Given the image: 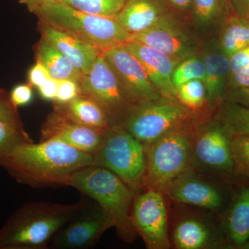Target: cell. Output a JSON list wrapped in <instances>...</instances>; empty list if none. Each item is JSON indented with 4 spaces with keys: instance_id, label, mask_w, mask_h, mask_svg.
Instances as JSON below:
<instances>
[{
    "instance_id": "obj_1",
    "label": "cell",
    "mask_w": 249,
    "mask_h": 249,
    "mask_svg": "<svg viewBox=\"0 0 249 249\" xmlns=\"http://www.w3.org/2000/svg\"><path fill=\"white\" fill-rule=\"evenodd\" d=\"M92 165V155L56 139L23 142L0 160L16 181L33 187L70 186L73 173Z\"/></svg>"
},
{
    "instance_id": "obj_2",
    "label": "cell",
    "mask_w": 249,
    "mask_h": 249,
    "mask_svg": "<svg viewBox=\"0 0 249 249\" xmlns=\"http://www.w3.org/2000/svg\"><path fill=\"white\" fill-rule=\"evenodd\" d=\"M73 204L31 202L18 209L0 229V249H38L85 207Z\"/></svg>"
},
{
    "instance_id": "obj_3",
    "label": "cell",
    "mask_w": 249,
    "mask_h": 249,
    "mask_svg": "<svg viewBox=\"0 0 249 249\" xmlns=\"http://www.w3.org/2000/svg\"><path fill=\"white\" fill-rule=\"evenodd\" d=\"M70 186L97 202L121 238L127 242L136 238L131 217L135 194L117 175L103 167L89 165L72 175Z\"/></svg>"
},
{
    "instance_id": "obj_4",
    "label": "cell",
    "mask_w": 249,
    "mask_h": 249,
    "mask_svg": "<svg viewBox=\"0 0 249 249\" xmlns=\"http://www.w3.org/2000/svg\"><path fill=\"white\" fill-rule=\"evenodd\" d=\"M32 13L42 22L76 36L102 52L131 41L132 34L114 18L86 14L64 2L44 5Z\"/></svg>"
},
{
    "instance_id": "obj_5",
    "label": "cell",
    "mask_w": 249,
    "mask_h": 249,
    "mask_svg": "<svg viewBox=\"0 0 249 249\" xmlns=\"http://www.w3.org/2000/svg\"><path fill=\"white\" fill-rule=\"evenodd\" d=\"M93 157V165L115 174L134 194L145 186L146 145L121 126H112L105 131L102 143Z\"/></svg>"
},
{
    "instance_id": "obj_6",
    "label": "cell",
    "mask_w": 249,
    "mask_h": 249,
    "mask_svg": "<svg viewBox=\"0 0 249 249\" xmlns=\"http://www.w3.org/2000/svg\"><path fill=\"white\" fill-rule=\"evenodd\" d=\"M193 141L189 131L181 125L146 145L145 186L148 189L163 192L168 183L189 171Z\"/></svg>"
},
{
    "instance_id": "obj_7",
    "label": "cell",
    "mask_w": 249,
    "mask_h": 249,
    "mask_svg": "<svg viewBox=\"0 0 249 249\" xmlns=\"http://www.w3.org/2000/svg\"><path fill=\"white\" fill-rule=\"evenodd\" d=\"M189 111L176 98L161 97L134 106L121 126L145 145L182 125Z\"/></svg>"
},
{
    "instance_id": "obj_8",
    "label": "cell",
    "mask_w": 249,
    "mask_h": 249,
    "mask_svg": "<svg viewBox=\"0 0 249 249\" xmlns=\"http://www.w3.org/2000/svg\"><path fill=\"white\" fill-rule=\"evenodd\" d=\"M79 85L81 95L88 96L101 106L111 126L123 119L125 121L134 107L103 53L93 63L91 71L83 75Z\"/></svg>"
},
{
    "instance_id": "obj_9",
    "label": "cell",
    "mask_w": 249,
    "mask_h": 249,
    "mask_svg": "<svg viewBox=\"0 0 249 249\" xmlns=\"http://www.w3.org/2000/svg\"><path fill=\"white\" fill-rule=\"evenodd\" d=\"M132 222L136 231L149 249H167L170 245L168 234L167 207L161 191L149 188L134 197Z\"/></svg>"
},
{
    "instance_id": "obj_10",
    "label": "cell",
    "mask_w": 249,
    "mask_h": 249,
    "mask_svg": "<svg viewBox=\"0 0 249 249\" xmlns=\"http://www.w3.org/2000/svg\"><path fill=\"white\" fill-rule=\"evenodd\" d=\"M103 54L134 106L161 97L142 64L125 46L109 49Z\"/></svg>"
},
{
    "instance_id": "obj_11",
    "label": "cell",
    "mask_w": 249,
    "mask_h": 249,
    "mask_svg": "<svg viewBox=\"0 0 249 249\" xmlns=\"http://www.w3.org/2000/svg\"><path fill=\"white\" fill-rule=\"evenodd\" d=\"M178 22L173 14L168 15L146 30L132 34L131 41L160 51L178 62L182 61L194 55L197 45Z\"/></svg>"
},
{
    "instance_id": "obj_12",
    "label": "cell",
    "mask_w": 249,
    "mask_h": 249,
    "mask_svg": "<svg viewBox=\"0 0 249 249\" xmlns=\"http://www.w3.org/2000/svg\"><path fill=\"white\" fill-rule=\"evenodd\" d=\"M112 224L99 205L83 208L54 235L52 247L59 249L89 248Z\"/></svg>"
},
{
    "instance_id": "obj_13",
    "label": "cell",
    "mask_w": 249,
    "mask_h": 249,
    "mask_svg": "<svg viewBox=\"0 0 249 249\" xmlns=\"http://www.w3.org/2000/svg\"><path fill=\"white\" fill-rule=\"evenodd\" d=\"M104 132L77 124L58 111L44 124L41 141L56 139L93 155L102 143Z\"/></svg>"
},
{
    "instance_id": "obj_14",
    "label": "cell",
    "mask_w": 249,
    "mask_h": 249,
    "mask_svg": "<svg viewBox=\"0 0 249 249\" xmlns=\"http://www.w3.org/2000/svg\"><path fill=\"white\" fill-rule=\"evenodd\" d=\"M232 136L220 124L201 129L193 141V152L203 164L214 169L233 170L231 140Z\"/></svg>"
},
{
    "instance_id": "obj_15",
    "label": "cell",
    "mask_w": 249,
    "mask_h": 249,
    "mask_svg": "<svg viewBox=\"0 0 249 249\" xmlns=\"http://www.w3.org/2000/svg\"><path fill=\"white\" fill-rule=\"evenodd\" d=\"M126 47L142 64L149 79L160 96L178 98L173 73L178 62L157 49L130 41Z\"/></svg>"
},
{
    "instance_id": "obj_16",
    "label": "cell",
    "mask_w": 249,
    "mask_h": 249,
    "mask_svg": "<svg viewBox=\"0 0 249 249\" xmlns=\"http://www.w3.org/2000/svg\"><path fill=\"white\" fill-rule=\"evenodd\" d=\"M171 200L210 210L219 209L222 196L217 188L199 179L189 171L168 183L163 190Z\"/></svg>"
},
{
    "instance_id": "obj_17",
    "label": "cell",
    "mask_w": 249,
    "mask_h": 249,
    "mask_svg": "<svg viewBox=\"0 0 249 249\" xmlns=\"http://www.w3.org/2000/svg\"><path fill=\"white\" fill-rule=\"evenodd\" d=\"M44 40L57 49L73 66L88 74L93 63L103 53L94 46L71 34L42 22Z\"/></svg>"
},
{
    "instance_id": "obj_18",
    "label": "cell",
    "mask_w": 249,
    "mask_h": 249,
    "mask_svg": "<svg viewBox=\"0 0 249 249\" xmlns=\"http://www.w3.org/2000/svg\"><path fill=\"white\" fill-rule=\"evenodd\" d=\"M173 13L163 0H127L114 18L121 27L133 34L146 30Z\"/></svg>"
},
{
    "instance_id": "obj_19",
    "label": "cell",
    "mask_w": 249,
    "mask_h": 249,
    "mask_svg": "<svg viewBox=\"0 0 249 249\" xmlns=\"http://www.w3.org/2000/svg\"><path fill=\"white\" fill-rule=\"evenodd\" d=\"M61 106L58 111L77 124L103 132L112 127L104 109L88 96L80 95Z\"/></svg>"
},
{
    "instance_id": "obj_20",
    "label": "cell",
    "mask_w": 249,
    "mask_h": 249,
    "mask_svg": "<svg viewBox=\"0 0 249 249\" xmlns=\"http://www.w3.org/2000/svg\"><path fill=\"white\" fill-rule=\"evenodd\" d=\"M206 76L204 84L209 101H217L222 97L230 77V58L219 47L204 54Z\"/></svg>"
},
{
    "instance_id": "obj_21",
    "label": "cell",
    "mask_w": 249,
    "mask_h": 249,
    "mask_svg": "<svg viewBox=\"0 0 249 249\" xmlns=\"http://www.w3.org/2000/svg\"><path fill=\"white\" fill-rule=\"evenodd\" d=\"M222 22L218 47L230 58L249 45V18L230 11Z\"/></svg>"
},
{
    "instance_id": "obj_22",
    "label": "cell",
    "mask_w": 249,
    "mask_h": 249,
    "mask_svg": "<svg viewBox=\"0 0 249 249\" xmlns=\"http://www.w3.org/2000/svg\"><path fill=\"white\" fill-rule=\"evenodd\" d=\"M227 231L237 247L249 241V187L244 188L236 197L227 219Z\"/></svg>"
},
{
    "instance_id": "obj_23",
    "label": "cell",
    "mask_w": 249,
    "mask_h": 249,
    "mask_svg": "<svg viewBox=\"0 0 249 249\" xmlns=\"http://www.w3.org/2000/svg\"><path fill=\"white\" fill-rule=\"evenodd\" d=\"M37 55L38 61L45 67L53 79L71 80L80 83L83 73L47 41L44 40L40 44Z\"/></svg>"
},
{
    "instance_id": "obj_24",
    "label": "cell",
    "mask_w": 249,
    "mask_h": 249,
    "mask_svg": "<svg viewBox=\"0 0 249 249\" xmlns=\"http://www.w3.org/2000/svg\"><path fill=\"white\" fill-rule=\"evenodd\" d=\"M211 234L209 229L201 221L186 219L178 223L173 232L176 248L200 249L209 245Z\"/></svg>"
},
{
    "instance_id": "obj_25",
    "label": "cell",
    "mask_w": 249,
    "mask_h": 249,
    "mask_svg": "<svg viewBox=\"0 0 249 249\" xmlns=\"http://www.w3.org/2000/svg\"><path fill=\"white\" fill-rule=\"evenodd\" d=\"M218 121L231 136L249 135V107L226 101L218 114Z\"/></svg>"
},
{
    "instance_id": "obj_26",
    "label": "cell",
    "mask_w": 249,
    "mask_h": 249,
    "mask_svg": "<svg viewBox=\"0 0 249 249\" xmlns=\"http://www.w3.org/2000/svg\"><path fill=\"white\" fill-rule=\"evenodd\" d=\"M230 11L229 0H193L191 12L196 22L206 25L223 22Z\"/></svg>"
},
{
    "instance_id": "obj_27",
    "label": "cell",
    "mask_w": 249,
    "mask_h": 249,
    "mask_svg": "<svg viewBox=\"0 0 249 249\" xmlns=\"http://www.w3.org/2000/svg\"><path fill=\"white\" fill-rule=\"evenodd\" d=\"M127 0H64L82 12L103 17L114 18L124 7Z\"/></svg>"
},
{
    "instance_id": "obj_28",
    "label": "cell",
    "mask_w": 249,
    "mask_h": 249,
    "mask_svg": "<svg viewBox=\"0 0 249 249\" xmlns=\"http://www.w3.org/2000/svg\"><path fill=\"white\" fill-rule=\"evenodd\" d=\"M205 76L206 70L204 60L193 55L183 59L177 65L172 79L177 89L183 83L192 80H201L204 83Z\"/></svg>"
},
{
    "instance_id": "obj_29",
    "label": "cell",
    "mask_w": 249,
    "mask_h": 249,
    "mask_svg": "<svg viewBox=\"0 0 249 249\" xmlns=\"http://www.w3.org/2000/svg\"><path fill=\"white\" fill-rule=\"evenodd\" d=\"M30 142L32 140L22 128V124L0 120V160L19 144Z\"/></svg>"
},
{
    "instance_id": "obj_30",
    "label": "cell",
    "mask_w": 249,
    "mask_h": 249,
    "mask_svg": "<svg viewBox=\"0 0 249 249\" xmlns=\"http://www.w3.org/2000/svg\"><path fill=\"white\" fill-rule=\"evenodd\" d=\"M178 99L187 108L196 109L204 105L207 97L206 85L201 80H192L177 89Z\"/></svg>"
},
{
    "instance_id": "obj_31",
    "label": "cell",
    "mask_w": 249,
    "mask_h": 249,
    "mask_svg": "<svg viewBox=\"0 0 249 249\" xmlns=\"http://www.w3.org/2000/svg\"><path fill=\"white\" fill-rule=\"evenodd\" d=\"M231 150L233 170L249 178V135L232 136Z\"/></svg>"
},
{
    "instance_id": "obj_32",
    "label": "cell",
    "mask_w": 249,
    "mask_h": 249,
    "mask_svg": "<svg viewBox=\"0 0 249 249\" xmlns=\"http://www.w3.org/2000/svg\"><path fill=\"white\" fill-rule=\"evenodd\" d=\"M81 95L79 83L71 80H58L55 101L58 104H66Z\"/></svg>"
},
{
    "instance_id": "obj_33",
    "label": "cell",
    "mask_w": 249,
    "mask_h": 249,
    "mask_svg": "<svg viewBox=\"0 0 249 249\" xmlns=\"http://www.w3.org/2000/svg\"><path fill=\"white\" fill-rule=\"evenodd\" d=\"M16 109L10 100L9 95L0 90V120L22 124Z\"/></svg>"
},
{
    "instance_id": "obj_34",
    "label": "cell",
    "mask_w": 249,
    "mask_h": 249,
    "mask_svg": "<svg viewBox=\"0 0 249 249\" xmlns=\"http://www.w3.org/2000/svg\"><path fill=\"white\" fill-rule=\"evenodd\" d=\"M10 100L15 107H22L29 104L34 97L31 85L20 84L16 85L9 94Z\"/></svg>"
},
{
    "instance_id": "obj_35",
    "label": "cell",
    "mask_w": 249,
    "mask_h": 249,
    "mask_svg": "<svg viewBox=\"0 0 249 249\" xmlns=\"http://www.w3.org/2000/svg\"><path fill=\"white\" fill-rule=\"evenodd\" d=\"M51 78L52 77L49 75L47 69L39 61H37L35 65L31 67V70H29V74H28L29 83L32 86L36 87V88H39Z\"/></svg>"
},
{
    "instance_id": "obj_36",
    "label": "cell",
    "mask_w": 249,
    "mask_h": 249,
    "mask_svg": "<svg viewBox=\"0 0 249 249\" xmlns=\"http://www.w3.org/2000/svg\"><path fill=\"white\" fill-rule=\"evenodd\" d=\"M248 66H249V45L241 49L231 57L230 76Z\"/></svg>"
},
{
    "instance_id": "obj_37",
    "label": "cell",
    "mask_w": 249,
    "mask_h": 249,
    "mask_svg": "<svg viewBox=\"0 0 249 249\" xmlns=\"http://www.w3.org/2000/svg\"><path fill=\"white\" fill-rule=\"evenodd\" d=\"M249 87V66L242 69L235 74L230 76L228 83L229 90Z\"/></svg>"
},
{
    "instance_id": "obj_38",
    "label": "cell",
    "mask_w": 249,
    "mask_h": 249,
    "mask_svg": "<svg viewBox=\"0 0 249 249\" xmlns=\"http://www.w3.org/2000/svg\"><path fill=\"white\" fill-rule=\"evenodd\" d=\"M226 101L249 107V87L229 90Z\"/></svg>"
},
{
    "instance_id": "obj_39",
    "label": "cell",
    "mask_w": 249,
    "mask_h": 249,
    "mask_svg": "<svg viewBox=\"0 0 249 249\" xmlns=\"http://www.w3.org/2000/svg\"><path fill=\"white\" fill-rule=\"evenodd\" d=\"M58 80L51 78L39 87L41 97L47 101H55L58 89Z\"/></svg>"
},
{
    "instance_id": "obj_40",
    "label": "cell",
    "mask_w": 249,
    "mask_h": 249,
    "mask_svg": "<svg viewBox=\"0 0 249 249\" xmlns=\"http://www.w3.org/2000/svg\"><path fill=\"white\" fill-rule=\"evenodd\" d=\"M165 4L176 13L191 12L193 0H163Z\"/></svg>"
},
{
    "instance_id": "obj_41",
    "label": "cell",
    "mask_w": 249,
    "mask_h": 249,
    "mask_svg": "<svg viewBox=\"0 0 249 249\" xmlns=\"http://www.w3.org/2000/svg\"><path fill=\"white\" fill-rule=\"evenodd\" d=\"M231 11L249 18V0H229Z\"/></svg>"
},
{
    "instance_id": "obj_42",
    "label": "cell",
    "mask_w": 249,
    "mask_h": 249,
    "mask_svg": "<svg viewBox=\"0 0 249 249\" xmlns=\"http://www.w3.org/2000/svg\"><path fill=\"white\" fill-rule=\"evenodd\" d=\"M21 4L25 5L29 11H33L44 6V5L52 4V3L64 2V0H18Z\"/></svg>"
},
{
    "instance_id": "obj_43",
    "label": "cell",
    "mask_w": 249,
    "mask_h": 249,
    "mask_svg": "<svg viewBox=\"0 0 249 249\" xmlns=\"http://www.w3.org/2000/svg\"><path fill=\"white\" fill-rule=\"evenodd\" d=\"M242 249H249V241L248 242H247L245 245L243 246Z\"/></svg>"
}]
</instances>
